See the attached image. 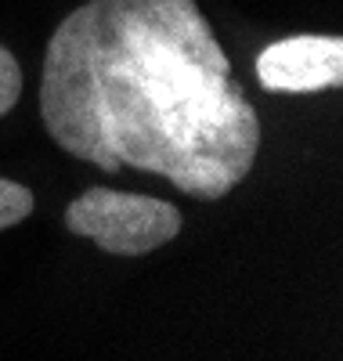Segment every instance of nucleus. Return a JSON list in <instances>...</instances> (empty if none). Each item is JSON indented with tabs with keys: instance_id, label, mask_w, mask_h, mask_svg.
Here are the masks:
<instances>
[{
	"instance_id": "1",
	"label": "nucleus",
	"mask_w": 343,
	"mask_h": 361,
	"mask_svg": "<svg viewBox=\"0 0 343 361\" xmlns=\"http://www.w3.org/2000/svg\"><path fill=\"white\" fill-rule=\"evenodd\" d=\"M51 141L105 173L141 170L217 202L249 177L260 116L195 0H87L40 73Z\"/></svg>"
},
{
	"instance_id": "2",
	"label": "nucleus",
	"mask_w": 343,
	"mask_h": 361,
	"mask_svg": "<svg viewBox=\"0 0 343 361\" xmlns=\"http://www.w3.org/2000/svg\"><path fill=\"white\" fill-rule=\"evenodd\" d=\"M181 209L167 199L116 192L105 185L87 188L66 206V228L90 238L112 257H145L181 235Z\"/></svg>"
},
{
	"instance_id": "3",
	"label": "nucleus",
	"mask_w": 343,
	"mask_h": 361,
	"mask_svg": "<svg viewBox=\"0 0 343 361\" xmlns=\"http://www.w3.org/2000/svg\"><path fill=\"white\" fill-rule=\"evenodd\" d=\"M257 80L271 94H315L343 83V40L300 33L275 40L257 58Z\"/></svg>"
},
{
	"instance_id": "4",
	"label": "nucleus",
	"mask_w": 343,
	"mask_h": 361,
	"mask_svg": "<svg viewBox=\"0 0 343 361\" xmlns=\"http://www.w3.org/2000/svg\"><path fill=\"white\" fill-rule=\"evenodd\" d=\"M33 192L22 188L18 180L0 177V231H8L15 224H22L29 214H33Z\"/></svg>"
},
{
	"instance_id": "5",
	"label": "nucleus",
	"mask_w": 343,
	"mask_h": 361,
	"mask_svg": "<svg viewBox=\"0 0 343 361\" xmlns=\"http://www.w3.org/2000/svg\"><path fill=\"white\" fill-rule=\"evenodd\" d=\"M22 98V69L15 62V54L0 44V119H4Z\"/></svg>"
}]
</instances>
